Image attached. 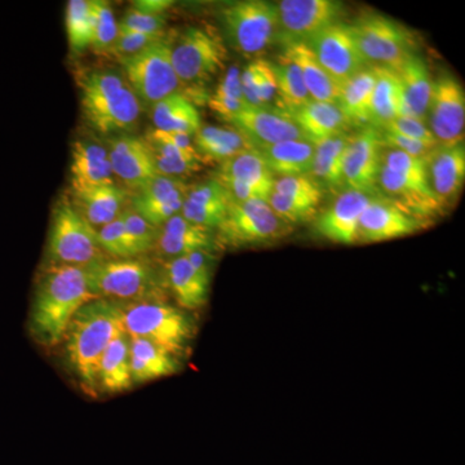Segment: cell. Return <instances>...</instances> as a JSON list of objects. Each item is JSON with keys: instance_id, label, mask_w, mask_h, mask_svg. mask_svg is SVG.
Instances as JSON below:
<instances>
[{"instance_id": "1", "label": "cell", "mask_w": 465, "mask_h": 465, "mask_svg": "<svg viewBox=\"0 0 465 465\" xmlns=\"http://www.w3.org/2000/svg\"><path fill=\"white\" fill-rule=\"evenodd\" d=\"M94 299L85 268L45 264L36 281L30 309L29 330L34 341L45 348L57 347L76 312Z\"/></svg>"}, {"instance_id": "2", "label": "cell", "mask_w": 465, "mask_h": 465, "mask_svg": "<svg viewBox=\"0 0 465 465\" xmlns=\"http://www.w3.org/2000/svg\"><path fill=\"white\" fill-rule=\"evenodd\" d=\"M122 330L121 304L108 299L85 302L70 321L63 341L67 363L88 396H96L101 358Z\"/></svg>"}, {"instance_id": "3", "label": "cell", "mask_w": 465, "mask_h": 465, "mask_svg": "<svg viewBox=\"0 0 465 465\" xmlns=\"http://www.w3.org/2000/svg\"><path fill=\"white\" fill-rule=\"evenodd\" d=\"M84 121L96 133L133 134L139 125L143 105L121 70L94 69L79 81Z\"/></svg>"}, {"instance_id": "4", "label": "cell", "mask_w": 465, "mask_h": 465, "mask_svg": "<svg viewBox=\"0 0 465 465\" xmlns=\"http://www.w3.org/2000/svg\"><path fill=\"white\" fill-rule=\"evenodd\" d=\"M94 298L118 302L167 300L168 287L163 264L148 256L106 258L85 266Z\"/></svg>"}, {"instance_id": "5", "label": "cell", "mask_w": 465, "mask_h": 465, "mask_svg": "<svg viewBox=\"0 0 465 465\" xmlns=\"http://www.w3.org/2000/svg\"><path fill=\"white\" fill-rule=\"evenodd\" d=\"M119 304L122 324L130 338L146 339L176 358L189 347L194 336V324L183 309L174 307L167 300Z\"/></svg>"}, {"instance_id": "6", "label": "cell", "mask_w": 465, "mask_h": 465, "mask_svg": "<svg viewBox=\"0 0 465 465\" xmlns=\"http://www.w3.org/2000/svg\"><path fill=\"white\" fill-rule=\"evenodd\" d=\"M47 264L85 266L106 258L101 250L97 231L65 198L57 203L48 232Z\"/></svg>"}, {"instance_id": "7", "label": "cell", "mask_w": 465, "mask_h": 465, "mask_svg": "<svg viewBox=\"0 0 465 465\" xmlns=\"http://www.w3.org/2000/svg\"><path fill=\"white\" fill-rule=\"evenodd\" d=\"M220 21L228 45L246 57L264 54L278 32L275 3L264 0L229 3L222 8Z\"/></svg>"}, {"instance_id": "8", "label": "cell", "mask_w": 465, "mask_h": 465, "mask_svg": "<svg viewBox=\"0 0 465 465\" xmlns=\"http://www.w3.org/2000/svg\"><path fill=\"white\" fill-rule=\"evenodd\" d=\"M171 57L182 85H201L224 70L228 51L215 30L189 26L173 35Z\"/></svg>"}, {"instance_id": "9", "label": "cell", "mask_w": 465, "mask_h": 465, "mask_svg": "<svg viewBox=\"0 0 465 465\" xmlns=\"http://www.w3.org/2000/svg\"><path fill=\"white\" fill-rule=\"evenodd\" d=\"M173 39V34L166 33L139 54L118 60L121 72L143 106H152L182 87L171 57Z\"/></svg>"}, {"instance_id": "10", "label": "cell", "mask_w": 465, "mask_h": 465, "mask_svg": "<svg viewBox=\"0 0 465 465\" xmlns=\"http://www.w3.org/2000/svg\"><path fill=\"white\" fill-rule=\"evenodd\" d=\"M293 226L275 215L268 202L232 201L223 224L216 229L217 246L241 247L273 243L287 237Z\"/></svg>"}, {"instance_id": "11", "label": "cell", "mask_w": 465, "mask_h": 465, "mask_svg": "<svg viewBox=\"0 0 465 465\" xmlns=\"http://www.w3.org/2000/svg\"><path fill=\"white\" fill-rule=\"evenodd\" d=\"M358 48L369 66L399 72L415 54L414 36L405 26L379 14L362 15L351 24Z\"/></svg>"}, {"instance_id": "12", "label": "cell", "mask_w": 465, "mask_h": 465, "mask_svg": "<svg viewBox=\"0 0 465 465\" xmlns=\"http://www.w3.org/2000/svg\"><path fill=\"white\" fill-rule=\"evenodd\" d=\"M305 42L321 66L341 85L367 67L351 25L332 24Z\"/></svg>"}, {"instance_id": "13", "label": "cell", "mask_w": 465, "mask_h": 465, "mask_svg": "<svg viewBox=\"0 0 465 465\" xmlns=\"http://www.w3.org/2000/svg\"><path fill=\"white\" fill-rule=\"evenodd\" d=\"M213 179L228 193L232 201L268 202L275 177L258 150L242 153L220 163Z\"/></svg>"}, {"instance_id": "14", "label": "cell", "mask_w": 465, "mask_h": 465, "mask_svg": "<svg viewBox=\"0 0 465 465\" xmlns=\"http://www.w3.org/2000/svg\"><path fill=\"white\" fill-rule=\"evenodd\" d=\"M213 252L198 251L163 262L168 292L183 311L204 307L210 296Z\"/></svg>"}, {"instance_id": "15", "label": "cell", "mask_w": 465, "mask_h": 465, "mask_svg": "<svg viewBox=\"0 0 465 465\" xmlns=\"http://www.w3.org/2000/svg\"><path fill=\"white\" fill-rule=\"evenodd\" d=\"M427 124L439 145L463 143L465 94L463 87L454 76L445 74L433 82Z\"/></svg>"}, {"instance_id": "16", "label": "cell", "mask_w": 465, "mask_h": 465, "mask_svg": "<svg viewBox=\"0 0 465 465\" xmlns=\"http://www.w3.org/2000/svg\"><path fill=\"white\" fill-rule=\"evenodd\" d=\"M378 191L379 195L387 198L421 224L439 216L443 211L430 191L428 174L396 173L381 166Z\"/></svg>"}, {"instance_id": "17", "label": "cell", "mask_w": 465, "mask_h": 465, "mask_svg": "<svg viewBox=\"0 0 465 465\" xmlns=\"http://www.w3.org/2000/svg\"><path fill=\"white\" fill-rule=\"evenodd\" d=\"M278 30L284 41H308L324 27L339 23L342 3L335 0H281L275 3Z\"/></svg>"}, {"instance_id": "18", "label": "cell", "mask_w": 465, "mask_h": 465, "mask_svg": "<svg viewBox=\"0 0 465 465\" xmlns=\"http://www.w3.org/2000/svg\"><path fill=\"white\" fill-rule=\"evenodd\" d=\"M105 146L113 173L127 191H142L157 176L153 153L145 137L134 134H113L106 139Z\"/></svg>"}, {"instance_id": "19", "label": "cell", "mask_w": 465, "mask_h": 465, "mask_svg": "<svg viewBox=\"0 0 465 465\" xmlns=\"http://www.w3.org/2000/svg\"><path fill=\"white\" fill-rule=\"evenodd\" d=\"M382 143L381 130L366 125L356 134H351L345 152V188L378 195L379 173L381 168Z\"/></svg>"}, {"instance_id": "20", "label": "cell", "mask_w": 465, "mask_h": 465, "mask_svg": "<svg viewBox=\"0 0 465 465\" xmlns=\"http://www.w3.org/2000/svg\"><path fill=\"white\" fill-rule=\"evenodd\" d=\"M375 195L345 188L317 217L318 234L336 244H356L358 225L363 211Z\"/></svg>"}, {"instance_id": "21", "label": "cell", "mask_w": 465, "mask_h": 465, "mask_svg": "<svg viewBox=\"0 0 465 465\" xmlns=\"http://www.w3.org/2000/svg\"><path fill=\"white\" fill-rule=\"evenodd\" d=\"M256 149L289 140L307 139L286 113L266 106H247L231 122ZM308 140V139H307Z\"/></svg>"}, {"instance_id": "22", "label": "cell", "mask_w": 465, "mask_h": 465, "mask_svg": "<svg viewBox=\"0 0 465 465\" xmlns=\"http://www.w3.org/2000/svg\"><path fill=\"white\" fill-rule=\"evenodd\" d=\"M217 246L215 232L208 231L188 222L182 213H177L157 228L152 255L154 259L168 262L198 251L213 252Z\"/></svg>"}, {"instance_id": "23", "label": "cell", "mask_w": 465, "mask_h": 465, "mask_svg": "<svg viewBox=\"0 0 465 465\" xmlns=\"http://www.w3.org/2000/svg\"><path fill=\"white\" fill-rule=\"evenodd\" d=\"M189 189L191 185L183 180L157 174L142 191L131 194L130 207L159 228L180 213Z\"/></svg>"}, {"instance_id": "24", "label": "cell", "mask_w": 465, "mask_h": 465, "mask_svg": "<svg viewBox=\"0 0 465 465\" xmlns=\"http://www.w3.org/2000/svg\"><path fill=\"white\" fill-rule=\"evenodd\" d=\"M421 225L387 198L375 195L361 216L357 243H381L406 237L420 231Z\"/></svg>"}, {"instance_id": "25", "label": "cell", "mask_w": 465, "mask_h": 465, "mask_svg": "<svg viewBox=\"0 0 465 465\" xmlns=\"http://www.w3.org/2000/svg\"><path fill=\"white\" fill-rule=\"evenodd\" d=\"M428 183L436 200L445 210L454 203L463 189L465 180L464 143L439 145L425 158Z\"/></svg>"}, {"instance_id": "26", "label": "cell", "mask_w": 465, "mask_h": 465, "mask_svg": "<svg viewBox=\"0 0 465 465\" xmlns=\"http://www.w3.org/2000/svg\"><path fill=\"white\" fill-rule=\"evenodd\" d=\"M72 206L94 229L118 219L130 206L131 201V192L116 183L72 189Z\"/></svg>"}, {"instance_id": "27", "label": "cell", "mask_w": 465, "mask_h": 465, "mask_svg": "<svg viewBox=\"0 0 465 465\" xmlns=\"http://www.w3.org/2000/svg\"><path fill=\"white\" fill-rule=\"evenodd\" d=\"M72 189L115 183L106 146L88 137L75 140L70 162Z\"/></svg>"}, {"instance_id": "28", "label": "cell", "mask_w": 465, "mask_h": 465, "mask_svg": "<svg viewBox=\"0 0 465 465\" xmlns=\"http://www.w3.org/2000/svg\"><path fill=\"white\" fill-rule=\"evenodd\" d=\"M231 202L228 193L213 177L191 186L180 213L193 224L216 232L224 222Z\"/></svg>"}, {"instance_id": "29", "label": "cell", "mask_w": 465, "mask_h": 465, "mask_svg": "<svg viewBox=\"0 0 465 465\" xmlns=\"http://www.w3.org/2000/svg\"><path fill=\"white\" fill-rule=\"evenodd\" d=\"M284 58L298 66L311 100L338 104L341 85L321 66L305 41H284Z\"/></svg>"}, {"instance_id": "30", "label": "cell", "mask_w": 465, "mask_h": 465, "mask_svg": "<svg viewBox=\"0 0 465 465\" xmlns=\"http://www.w3.org/2000/svg\"><path fill=\"white\" fill-rule=\"evenodd\" d=\"M286 114L295 122L309 142L314 143L347 133L351 124L336 103L311 100Z\"/></svg>"}, {"instance_id": "31", "label": "cell", "mask_w": 465, "mask_h": 465, "mask_svg": "<svg viewBox=\"0 0 465 465\" xmlns=\"http://www.w3.org/2000/svg\"><path fill=\"white\" fill-rule=\"evenodd\" d=\"M374 67L376 81L371 99L370 125L381 130L397 116L416 118L403 96L399 74L384 67Z\"/></svg>"}, {"instance_id": "32", "label": "cell", "mask_w": 465, "mask_h": 465, "mask_svg": "<svg viewBox=\"0 0 465 465\" xmlns=\"http://www.w3.org/2000/svg\"><path fill=\"white\" fill-rule=\"evenodd\" d=\"M150 119L155 130L182 133L194 136L202 127L200 112L182 91L153 104Z\"/></svg>"}, {"instance_id": "33", "label": "cell", "mask_w": 465, "mask_h": 465, "mask_svg": "<svg viewBox=\"0 0 465 465\" xmlns=\"http://www.w3.org/2000/svg\"><path fill=\"white\" fill-rule=\"evenodd\" d=\"M193 143L203 162L213 161L219 164L242 153L256 150L237 128L220 125H202L201 130L193 136Z\"/></svg>"}, {"instance_id": "34", "label": "cell", "mask_w": 465, "mask_h": 465, "mask_svg": "<svg viewBox=\"0 0 465 465\" xmlns=\"http://www.w3.org/2000/svg\"><path fill=\"white\" fill-rule=\"evenodd\" d=\"M351 137V134L345 133L316 143V152H314L313 162L308 174L322 191L345 189L342 170H344L345 152Z\"/></svg>"}, {"instance_id": "35", "label": "cell", "mask_w": 465, "mask_h": 465, "mask_svg": "<svg viewBox=\"0 0 465 465\" xmlns=\"http://www.w3.org/2000/svg\"><path fill=\"white\" fill-rule=\"evenodd\" d=\"M256 150L264 158L266 166L275 179H278L308 174L316 152V143L307 139L289 140Z\"/></svg>"}, {"instance_id": "36", "label": "cell", "mask_w": 465, "mask_h": 465, "mask_svg": "<svg viewBox=\"0 0 465 465\" xmlns=\"http://www.w3.org/2000/svg\"><path fill=\"white\" fill-rule=\"evenodd\" d=\"M134 387L131 375V338L122 330L101 358L99 390L115 394Z\"/></svg>"}, {"instance_id": "37", "label": "cell", "mask_w": 465, "mask_h": 465, "mask_svg": "<svg viewBox=\"0 0 465 465\" xmlns=\"http://www.w3.org/2000/svg\"><path fill=\"white\" fill-rule=\"evenodd\" d=\"M176 357L154 342L143 338H131V375L134 384L157 381L176 374Z\"/></svg>"}, {"instance_id": "38", "label": "cell", "mask_w": 465, "mask_h": 465, "mask_svg": "<svg viewBox=\"0 0 465 465\" xmlns=\"http://www.w3.org/2000/svg\"><path fill=\"white\" fill-rule=\"evenodd\" d=\"M397 74L412 114L427 124L428 108L433 90V81L427 64L419 54H412L407 57Z\"/></svg>"}, {"instance_id": "39", "label": "cell", "mask_w": 465, "mask_h": 465, "mask_svg": "<svg viewBox=\"0 0 465 465\" xmlns=\"http://www.w3.org/2000/svg\"><path fill=\"white\" fill-rule=\"evenodd\" d=\"M375 81L374 67L370 66L341 84L338 105L351 124H370Z\"/></svg>"}, {"instance_id": "40", "label": "cell", "mask_w": 465, "mask_h": 465, "mask_svg": "<svg viewBox=\"0 0 465 465\" xmlns=\"http://www.w3.org/2000/svg\"><path fill=\"white\" fill-rule=\"evenodd\" d=\"M208 106L220 119L229 124L249 106L242 92L240 66L232 65L226 70L213 94L208 97Z\"/></svg>"}, {"instance_id": "41", "label": "cell", "mask_w": 465, "mask_h": 465, "mask_svg": "<svg viewBox=\"0 0 465 465\" xmlns=\"http://www.w3.org/2000/svg\"><path fill=\"white\" fill-rule=\"evenodd\" d=\"M277 81L278 110L283 113L292 112L293 109L304 105L311 101L298 66L292 61L281 57L280 63H272Z\"/></svg>"}, {"instance_id": "42", "label": "cell", "mask_w": 465, "mask_h": 465, "mask_svg": "<svg viewBox=\"0 0 465 465\" xmlns=\"http://www.w3.org/2000/svg\"><path fill=\"white\" fill-rule=\"evenodd\" d=\"M65 23L69 50L73 56H81L91 48V0H70L66 5Z\"/></svg>"}, {"instance_id": "43", "label": "cell", "mask_w": 465, "mask_h": 465, "mask_svg": "<svg viewBox=\"0 0 465 465\" xmlns=\"http://www.w3.org/2000/svg\"><path fill=\"white\" fill-rule=\"evenodd\" d=\"M92 42L91 50L100 56H110L119 35L118 21L108 2L91 0Z\"/></svg>"}, {"instance_id": "44", "label": "cell", "mask_w": 465, "mask_h": 465, "mask_svg": "<svg viewBox=\"0 0 465 465\" xmlns=\"http://www.w3.org/2000/svg\"><path fill=\"white\" fill-rule=\"evenodd\" d=\"M122 216H124L125 232H127L134 258L148 255L154 246L157 228L146 222L130 206L125 208Z\"/></svg>"}, {"instance_id": "45", "label": "cell", "mask_w": 465, "mask_h": 465, "mask_svg": "<svg viewBox=\"0 0 465 465\" xmlns=\"http://www.w3.org/2000/svg\"><path fill=\"white\" fill-rule=\"evenodd\" d=\"M96 231L101 250L108 258H134L127 232H125L124 216H119L118 219L101 226Z\"/></svg>"}, {"instance_id": "46", "label": "cell", "mask_w": 465, "mask_h": 465, "mask_svg": "<svg viewBox=\"0 0 465 465\" xmlns=\"http://www.w3.org/2000/svg\"><path fill=\"white\" fill-rule=\"evenodd\" d=\"M286 197L309 202L314 206H320L323 198V191L309 174L300 176L278 177L275 179L273 191Z\"/></svg>"}, {"instance_id": "47", "label": "cell", "mask_w": 465, "mask_h": 465, "mask_svg": "<svg viewBox=\"0 0 465 465\" xmlns=\"http://www.w3.org/2000/svg\"><path fill=\"white\" fill-rule=\"evenodd\" d=\"M268 204L274 211L275 215L290 225L313 219L318 210L317 206L309 202L295 200L275 192H272L269 195Z\"/></svg>"}, {"instance_id": "48", "label": "cell", "mask_w": 465, "mask_h": 465, "mask_svg": "<svg viewBox=\"0 0 465 465\" xmlns=\"http://www.w3.org/2000/svg\"><path fill=\"white\" fill-rule=\"evenodd\" d=\"M167 25L166 15H148L131 7L118 23L119 32L162 35Z\"/></svg>"}, {"instance_id": "49", "label": "cell", "mask_w": 465, "mask_h": 465, "mask_svg": "<svg viewBox=\"0 0 465 465\" xmlns=\"http://www.w3.org/2000/svg\"><path fill=\"white\" fill-rule=\"evenodd\" d=\"M164 34H162V35H150V34L119 32L118 38H116L112 52H110V56H114L116 60L134 56V54L148 48L153 43L157 42Z\"/></svg>"}, {"instance_id": "50", "label": "cell", "mask_w": 465, "mask_h": 465, "mask_svg": "<svg viewBox=\"0 0 465 465\" xmlns=\"http://www.w3.org/2000/svg\"><path fill=\"white\" fill-rule=\"evenodd\" d=\"M381 131H391V133L403 134V136L411 137V139L430 143V145H439L428 124L418 118L397 116L390 124L384 125Z\"/></svg>"}, {"instance_id": "51", "label": "cell", "mask_w": 465, "mask_h": 465, "mask_svg": "<svg viewBox=\"0 0 465 465\" xmlns=\"http://www.w3.org/2000/svg\"><path fill=\"white\" fill-rule=\"evenodd\" d=\"M381 143L385 148L400 150L411 157L425 159L439 145H430V143L419 142L411 137L403 136V134L391 133V131H381Z\"/></svg>"}, {"instance_id": "52", "label": "cell", "mask_w": 465, "mask_h": 465, "mask_svg": "<svg viewBox=\"0 0 465 465\" xmlns=\"http://www.w3.org/2000/svg\"><path fill=\"white\" fill-rule=\"evenodd\" d=\"M255 66L260 106H268L277 97V81L273 66L262 58H255Z\"/></svg>"}, {"instance_id": "53", "label": "cell", "mask_w": 465, "mask_h": 465, "mask_svg": "<svg viewBox=\"0 0 465 465\" xmlns=\"http://www.w3.org/2000/svg\"><path fill=\"white\" fill-rule=\"evenodd\" d=\"M171 0H136L131 7L148 15H166L168 8L173 7Z\"/></svg>"}]
</instances>
